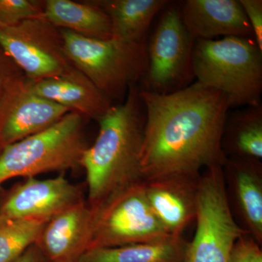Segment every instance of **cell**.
<instances>
[{"label":"cell","mask_w":262,"mask_h":262,"mask_svg":"<svg viewBox=\"0 0 262 262\" xmlns=\"http://www.w3.org/2000/svg\"><path fill=\"white\" fill-rule=\"evenodd\" d=\"M47 222L0 215V262H14L35 244Z\"/></svg>","instance_id":"cell-20"},{"label":"cell","mask_w":262,"mask_h":262,"mask_svg":"<svg viewBox=\"0 0 262 262\" xmlns=\"http://www.w3.org/2000/svg\"><path fill=\"white\" fill-rule=\"evenodd\" d=\"M94 207V229L89 251L157 242L172 237L150 208L145 181H137L118 189Z\"/></svg>","instance_id":"cell-6"},{"label":"cell","mask_w":262,"mask_h":262,"mask_svg":"<svg viewBox=\"0 0 262 262\" xmlns=\"http://www.w3.org/2000/svg\"><path fill=\"white\" fill-rule=\"evenodd\" d=\"M94 215V207L84 199L48 221L34 244L44 259L79 262L89 249Z\"/></svg>","instance_id":"cell-11"},{"label":"cell","mask_w":262,"mask_h":262,"mask_svg":"<svg viewBox=\"0 0 262 262\" xmlns=\"http://www.w3.org/2000/svg\"><path fill=\"white\" fill-rule=\"evenodd\" d=\"M187 243L182 237L120 247L94 248L79 262H184Z\"/></svg>","instance_id":"cell-17"},{"label":"cell","mask_w":262,"mask_h":262,"mask_svg":"<svg viewBox=\"0 0 262 262\" xmlns=\"http://www.w3.org/2000/svg\"><path fill=\"white\" fill-rule=\"evenodd\" d=\"M43 18L58 28L96 39L113 38L110 17L91 1L46 0Z\"/></svg>","instance_id":"cell-16"},{"label":"cell","mask_w":262,"mask_h":262,"mask_svg":"<svg viewBox=\"0 0 262 262\" xmlns=\"http://www.w3.org/2000/svg\"><path fill=\"white\" fill-rule=\"evenodd\" d=\"M241 158H262V106H246L227 114L222 139Z\"/></svg>","instance_id":"cell-19"},{"label":"cell","mask_w":262,"mask_h":262,"mask_svg":"<svg viewBox=\"0 0 262 262\" xmlns=\"http://www.w3.org/2000/svg\"><path fill=\"white\" fill-rule=\"evenodd\" d=\"M45 262H48V261H46V260H45Z\"/></svg>","instance_id":"cell-27"},{"label":"cell","mask_w":262,"mask_h":262,"mask_svg":"<svg viewBox=\"0 0 262 262\" xmlns=\"http://www.w3.org/2000/svg\"><path fill=\"white\" fill-rule=\"evenodd\" d=\"M30 82L34 94L61 105L70 112L80 114L84 118L98 122L114 105L75 67L58 77Z\"/></svg>","instance_id":"cell-14"},{"label":"cell","mask_w":262,"mask_h":262,"mask_svg":"<svg viewBox=\"0 0 262 262\" xmlns=\"http://www.w3.org/2000/svg\"><path fill=\"white\" fill-rule=\"evenodd\" d=\"M253 262H262V252L259 246L256 248V251H255Z\"/></svg>","instance_id":"cell-26"},{"label":"cell","mask_w":262,"mask_h":262,"mask_svg":"<svg viewBox=\"0 0 262 262\" xmlns=\"http://www.w3.org/2000/svg\"><path fill=\"white\" fill-rule=\"evenodd\" d=\"M14 262H45V259L39 253L37 246L34 244Z\"/></svg>","instance_id":"cell-25"},{"label":"cell","mask_w":262,"mask_h":262,"mask_svg":"<svg viewBox=\"0 0 262 262\" xmlns=\"http://www.w3.org/2000/svg\"><path fill=\"white\" fill-rule=\"evenodd\" d=\"M0 48L31 82L58 77L74 67L61 29L42 16L0 26Z\"/></svg>","instance_id":"cell-8"},{"label":"cell","mask_w":262,"mask_h":262,"mask_svg":"<svg viewBox=\"0 0 262 262\" xmlns=\"http://www.w3.org/2000/svg\"><path fill=\"white\" fill-rule=\"evenodd\" d=\"M239 3L252 29L253 39L262 52V1L239 0Z\"/></svg>","instance_id":"cell-22"},{"label":"cell","mask_w":262,"mask_h":262,"mask_svg":"<svg viewBox=\"0 0 262 262\" xmlns=\"http://www.w3.org/2000/svg\"><path fill=\"white\" fill-rule=\"evenodd\" d=\"M139 94L145 115L143 180L199 177L203 167L225 164L222 136L230 106L225 94L198 82L168 94L139 87Z\"/></svg>","instance_id":"cell-1"},{"label":"cell","mask_w":262,"mask_h":262,"mask_svg":"<svg viewBox=\"0 0 262 262\" xmlns=\"http://www.w3.org/2000/svg\"><path fill=\"white\" fill-rule=\"evenodd\" d=\"M83 128L84 117L70 112L46 130L5 146L0 151V186L16 177L32 178L80 166L88 147Z\"/></svg>","instance_id":"cell-5"},{"label":"cell","mask_w":262,"mask_h":262,"mask_svg":"<svg viewBox=\"0 0 262 262\" xmlns=\"http://www.w3.org/2000/svg\"><path fill=\"white\" fill-rule=\"evenodd\" d=\"M20 73L21 71L0 48V106L10 82Z\"/></svg>","instance_id":"cell-23"},{"label":"cell","mask_w":262,"mask_h":262,"mask_svg":"<svg viewBox=\"0 0 262 262\" xmlns=\"http://www.w3.org/2000/svg\"><path fill=\"white\" fill-rule=\"evenodd\" d=\"M234 174L236 196L243 217L258 243L262 241V184L256 160L226 161Z\"/></svg>","instance_id":"cell-18"},{"label":"cell","mask_w":262,"mask_h":262,"mask_svg":"<svg viewBox=\"0 0 262 262\" xmlns=\"http://www.w3.org/2000/svg\"><path fill=\"white\" fill-rule=\"evenodd\" d=\"M144 119L139 86L134 84L125 100L98 120L97 138L84 150L80 162L85 171L91 206H98L118 189L143 180L140 153Z\"/></svg>","instance_id":"cell-2"},{"label":"cell","mask_w":262,"mask_h":262,"mask_svg":"<svg viewBox=\"0 0 262 262\" xmlns=\"http://www.w3.org/2000/svg\"><path fill=\"white\" fill-rule=\"evenodd\" d=\"M111 21L113 38L128 42H146V35L157 15L168 0H94Z\"/></svg>","instance_id":"cell-15"},{"label":"cell","mask_w":262,"mask_h":262,"mask_svg":"<svg viewBox=\"0 0 262 262\" xmlns=\"http://www.w3.org/2000/svg\"><path fill=\"white\" fill-rule=\"evenodd\" d=\"M168 3L149 41L147 69L141 89L158 94L178 91L194 79L192 54L196 39L186 28L179 4Z\"/></svg>","instance_id":"cell-7"},{"label":"cell","mask_w":262,"mask_h":262,"mask_svg":"<svg viewBox=\"0 0 262 262\" xmlns=\"http://www.w3.org/2000/svg\"><path fill=\"white\" fill-rule=\"evenodd\" d=\"M258 246L252 238L243 236L234 244L229 262H253L255 251Z\"/></svg>","instance_id":"cell-24"},{"label":"cell","mask_w":262,"mask_h":262,"mask_svg":"<svg viewBox=\"0 0 262 262\" xmlns=\"http://www.w3.org/2000/svg\"><path fill=\"white\" fill-rule=\"evenodd\" d=\"M61 32L72 64L112 101L122 102L131 86L146 74V42L91 39L66 29Z\"/></svg>","instance_id":"cell-4"},{"label":"cell","mask_w":262,"mask_h":262,"mask_svg":"<svg viewBox=\"0 0 262 262\" xmlns=\"http://www.w3.org/2000/svg\"><path fill=\"white\" fill-rule=\"evenodd\" d=\"M179 5L183 22L195 39H253L252 29L239 0H186Z\"/></svg>","instance_id":"cell-13"},{"label":"cell","mask_w":262,"mask_h":262,"mask_svg":"<svg viewBox=\"0 0 262 262\" xmlns=\"http://www.w3.org/2000/svg\"><path fill=\"white\" fill-rule=\"evenodd\" d=\"M45 1L0 0V26L12 27L24 20L42 16Z\"/></svg>","instance_id":"cell-21"},{"label":"cell","mask_w":262,"mask_h":262,"mask_svg":"<svg viewBox=\"0 0 262 262\" xmlns=\"http://www.w3.org/2000/svg\"><path fill=\"white\" fill-rule=\"evenodd\" d=\"M70 113L33 92L23 73L10 82L0 106V151L54 125Z\"/></svg>","instance_id":"cell-9"},{"label":"cell","mask_w":262,"mask_h":262,"mask_svg":"<svg viewBox=\"0 0 262 262\" xmlns=\"http://www.w3.org/2000/svg\"><path fill=\"white\" fill-rule=\"evenodd\" d=\"M192 70L196 82L225 94L230 108L261 104L262 52L252 38L196 39Z\"/></svg>","instance_id":"cell-3"},{"label":"cell","mask_w":262,"mask_h":262,"mask_svg":"<svg viewBox=\"0 0 262 262\" xmlns=\"http://www.w3.org/2000/svg\"><path fill=\"white\" fill-rule=\"evenodd\" d=\"M83 200L81 188L63 175L43 180L32 177L26 179L10 192L0 205V215L48 222Z\"/></svg>","instance_id":"cell-10"},{"label":"cell","mask_w":262,"mask_h":262,"mask_svg":"<svg viewBox=\"0 0 262 262\" xmlns=\"http://www.w3.org/2000/svg\"><path fill=\"white\" fill-rule=\"evenodd\" d=\"M199 177H169L145 181L150 208L169 234L182 237L196 217Z\"/></svg>","instance_id":"cell-12"}]
</instances>
